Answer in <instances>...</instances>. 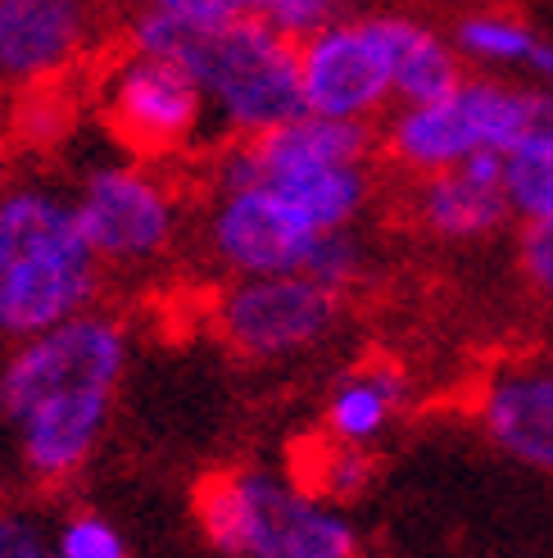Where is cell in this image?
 Wrapping results in <instances>:
<instances>
[{
  "label": "cell",
  "mask_w": 553,
  "mask_h": 558,
  "mask_svg": "<svg viewBox=\"0 0 553 558\" xmlns=\"http://www.w3.org/2000/svg\"><path fill=\"white\" fill-rule=\"evenodd\" d=\"M391 155L408 169H422V173H440V169H458V163L481 150L472 119L458 100V92L440 105H408V114H400L391 123Z\"/></svg>",
  "instance_id": "cell-13"
},
{
  "label": "cell",
  "mask_w": 553,
  "mask_h": 558,
  "mask_svg": "<svg viewBox=\"0 0 553 558\" xmlns=\"http://www.w3.org/2000/svg\"><path fill=\"white\" fill-rule=\"evenodd\" d=\"M286 201L314 218L322 232H341L345 222L358 214V205L368 201V173L364 163H336V169H304V173H282L268 178Z\"/></svg>",
  "instance_id": "cell-17"
},
{
  "label": "cell",
  "mask_w": 553,
  "mask_h": 558,
  "mask_svg": "<svg viewBox=\"0 0 553 558\" xmlns=\"http://www.w3.org/2000/svg\"><path fill=\"white\" fill-rule=\"evenodd\" d=\"M521 142H540V146H553V96H536V109H531V132Z\"/></svg>",
  "instance_id": "cell-28"
},
{
  "label": "cell",
  "mask_w": 553,
  "mask_h": 558,
  "mask_svg": "<svg viewBox=\"0 0 553 558\" xmlns=\"http://www.w3.org/2000/svg\"><path fill=\"white\" fill-rule=\"evenodd\" d=\"M458 41L463 50L486 54V60H531V50H536V37L508 19H463Z\"/></svg>",
  "instance_id": "cell-22"
},
{
  "label": "cell",
  "mask_w": 553,
  "mask_h": 558,
  "mask_svg": "<svg viewBox=\"0 0 553 558\" xmlns=\"http://www.w3.org/2000/svg\"><path fill=\"white\" fill-rule=\"evenodd\" d=\"M77 228L96 250V259H150L173 236V201L150 173L136 169H100L82 182Z\"/></svg>",
  "instance_id": "cell-8"
},
{
  "label": "cell",
  "mask_w": 553,
  "mask_h": 558,
  "mask_svg": "<svg viewBox=\"0 0 553 558\" xmlns=\"http://www.w3.org/2000/svg\"><path fill=\"white\" fill-rule=\"evenodd\" d=\"M385 37H391V54H395V92L408 105H440L463 87L454 50L440 37H431L427 27L408 19H385Z\"/></svg>",
  "instance_id": "cell-15"
},
{
  "label": "cell",
  "mask_w": 553,
  "mask_h": 558,
  "mask_svg": "<svg viewBox=\"0 0 553 558\" xmlns=\"http://www.w3.org/2000/svg\"><path fill=\"white\" fill-rule=\"evenodd\" d=\"M372 477V463L364 454V445H341V440H331L318 450L314 459V482L309 490L322 495V499H349L368 486Z\"/></svg>",
  "instance_id": "cell-19"
},
{
  "label": "cell",
  "mask_w": 553,
  "mask_h": 558,
  "mask_svg": "<svg viewBox=\"0 0 553 558\" xmlns=\"http://www.w3.org/2000/svg\"><path fill=\"white\" fill-rule=\"evenodd\" d=\"M521 268L531 287L553 300V218H531V228L521 232Z\"/></svg>",
  "instance_id": "cell-24"
},
{
  "label": "cell",
  "mask_w": 553,
  "mask_h": 558,
  "mask_svg": "<svg viewBox=\"0 0 553 558\" xmlns=\"http://www.w3.org/2000/svg\"><path fill=\"white\" fill-rule=\"evenodd\" d=\"M54 558H132L123 532L100 513H73L54 532Z\"/></svg>",
  "instance_id": "cell-20"
},
{
  "label": "cell",
  "mask_w": 553,
  "mask_h": 558,
  "mask_svg": "<svg viewBox=\"0 0 553 558\" xmlns=\"http://www.w3.org/2000/svg\"><path fill=\"white\" fill-rule=\"evenodd\" d=\"M304 109L331 119H364L395 92V54L385 19L331 23L299 46Z\"/></svg>",
  "instance_id": "cell-6"
},
{
  "label": "cell",
  "mask_w": 553,
  "mask_h": 558,
  "mask_svg": "<svg viewBox=\"0 0 553 558\" xmlns=\"http://www.w3.org/2000/svg\"><path fill=\"white\" fill-rule=\"evenodd\" d=\"M331 14H336V0H250V19L291 41L318 37L322 27H331Z\"/></svg>",
  "instance_id": "cell-21"
},
{
  "label": "cell",
  "mask_w": 553,
  "mask_h": 558,
  "mask_svg": "<svg viewBox=\"0 0 553 558\" xmlns=\"http://www.w3.org/2000/svg\"><path fill=\"white\" fill-rule=\"evenodd\" d=\"M196 522L223 558H358L354 522L309 486L232 468L196 486Z\"/></svg>",
  "instance_id": "cell-4"
},
{
  "label": "cell",
  "mask_w": 553,
  "mask_h": 558,
  "mask_svg": "<svg viewBox=\"0 0 553 558\" xmlns=\"http://www.w3.org/2000/svg\"><path fill=\"white\" fill-rule=\"evenodd\" d=\"M87 27V0H0V82L37 87L64 73Z\"/></svg>",
  "instance_id": "cell-10"
},
{
  "label": "cell",
  "mask_w": 553,
  "mask_h": 558,
  "mask_svg": "<svg viewBox=\"0 0 553 558\" xmlns=\"http://www.w3.org/2000/svg\"><path fill=\"white\" fill-rule=\"evenodd\" d=\"M205 92L182 64L159 54H136L114 77L109 123L132 150H173L200 123Z\"/></svg>",
  "instance_id": "cell-9"
},
{
  "label": "cell",
  "mask_w": 553,
  "mask_h": 558,
  "mask_svg": "<svg viewBox=\"0 0 553 558\" xmlns=\"http://www.w3.org/2000/svg\"><path fill=\"white\" fill-rule=\"evenodd\" d=\"M508 205L527 218H553V146L521 142L508 150Z\"/></svg>",
  "instance_id": "cell-18"
},
{
  "label": "cell",
  "mask_w": 553,
  "mask_h": 558,
  "mask_svg": "<svg viewBox=\"0 0 553 558\" xmlns=\"http://www.w3.org/2000/svg\"><path fill=\"white\" fill-rule=\"evenodd\" d=\"M531 64L553 77V46H536V50H531Z\"/></svg>",
  "instance_id": "cell-29"
},
{
  "label": "cell",
  "mask_w": 553,
  "mask_h": 558,
  "mask_svg": "<svg viewBox=\"0 0 553 558\" xmlns=\"http://www.w3.org/2000/svg\"><path fill=\"white\" fill-rule=\"evenodd\" d=\"M481 427L517 463L553 477V364H513L481 390Z\"/></svg>",
  "instance_id": "cell-11"
},
{
  "label": "cell",
  "mask_w": 553,
  "mask_h": 558,
  "mask_svg": "<svg viewBox=\"0 0 553 558\" xmlns=\"http://www.w3.org/2000/svg\"><path fill=\"white\" fill-rule=\"evenodd\" d=\"M155 10H169L205 27H223L236 19H250V0H155Z\"/></svg>",
  "instance_id": "cell-26"
},
{
  "label": "cell",
  "mask_w": 553,
  "mask_h": 558,
  "mask_svg": "<svg viewBox=\"0 0 553 558\" xmlns=\"http://www.w3.org/2000/svg\"><path fill=\"white\" fill-rule=\"evenodd\" d=\"M508 191L467 178L463 169H440L418 191V218L440 236H481L508 214Z\"/></svg>",
  "instance_id": "cell-14"
},
{
  "label": "cell",
  "mask_w": 553,
  "mask_h": 558,
  "mask_svg": "<svg viewBox=\"0 0 553 558\" xmlns=\"http://www.w3.org/2000/svg\"><path fill=\"white\" fill-rule=\"evenodd\" d=\"M123 368V327L91 310L19 341L0 368V417L37 482H69L96 454Z\"/></svg>",
  "instance_id": "cell-1"
},
{
  "label": "cell",
  "mask_w": 553,
  "mask_h": 558,
  "mask_svg": "<svg viewBox=\"0 0 553 558\" xmlns=\"http://www.w3.org/2000/svg\"><path fill=\"white\" fill-rule=\"evenodd\" d=\"M372 150V132L364 119H331V114H309L272 128L255 136V155L268 178L282 173H304V169H336V163H364Z\"/></svg>",
  "instance_id": "cell-12"
},
{
  "label": "cell",
  "mask_w": 553,
  "mask_h": 558,
  "mask_svg": "<svg viewBox=\"0 0 553 558\" xmlns=\"http://www.w3.org/2000/svg\"><path fill=\"white\" fill-rule=\"evenodd\" d=\"M404 373L395 368H364L345 377L327 400V432L341 445H368L372 436H381V427L391 423V413L404 404Z\"/></svg>",
  "instance_id": "cell-16"
},
{
  "label": "cell",
  "mask_w": 553,
  "mask_h": 558,
  "mask_svg": "<svg viewBox=\"0 0 553 558\" xmlns=\"http://www.w3.org/2000/svg\"><path fill=\"white\" fill-rule=\"evenodd\" d=\"M100 259L77 228V209L54 191L0 195V337H41L91 310Z\"/></svg>",
  "instance_id": "cell-3"
},
{
  "label": "cell",
  "mask_w": 553,
  "mask_h": 558,
  "mask_svg": "<svg viewBox=\"0 0 553 558\" xmlns=\"http://www.w3.org/2000/svg\"><path fill=\"white\" fill-rule=\"evenodd\" d=\"M132 46L136 54L182 64L241 132L263 136L304 114L299 46L259 19L205 27L169 10H146L132 23Z\"/></svg>",
  "instance_id": "cell-2"
},
{
  "label": "cell",
  "mask_w": 553,
  "mask_h": 558,
  "mask_svg": "<svg viewBox=\"0 0 553 558\" xmlns=\"http://www.w3.org/2000/svg\"><path fill=\"white\" fill-rule=\"evenodd\" d=\"M0 558H54V545L27 513L0 509Z\"/></svg>",
  "instance_id": "cell-25"
},
{
  "label": "cell",
  "mask_w": 553,
  "mask_h": 558,
  "mask_svg": "<svg viewBox=\"0 0 553 558\" xmlns=\"http://www.w3.org/2000/svg\"><path fill=\"white\" fill-rule=\"evenodd\" d=\"M218 182L228 186V195L250 191V186H263V182H268L263 163H259V155H255V142H250V146H236V150L223 155V163H218Z\"/></svg>",
  "instance_id": "cell-27"
},
{
  "label": "cell",
  "mask_w": 553,
  "mask_h": 558,
  "mask_svg": "<svg viewBox=\"0 0 553 558\" xmlns=\"http://www.w3.org/2000/svg\"><path fill=\"white\" fill-rule=\"evenodd\" d=\"M209 236L218 259L232 264L245 277H286L304 272L322 228L314 218H304L276 186H250L236 191L218 205Z\"/></svg>",
  "instance_id": "cell-7"
},
{
  "label": "cell",
  "mask_w": 553,
  "mask_h": 558,
  "mask_svg": "<svg viewBox=\"0 0 553 558\" xmlns=\"http://www.w3.org/2000/svg\"><path fill=\"white\" fill-rule=\"evenodd\" d=\"M336 323V291L314 277H245L218 304V331L245 359H282L309 350Z\"/></svg>",
  "instance_id": "cell-5"
},
{
  "label": "cell",
  "mask_w": 553,
  "mask_h": 558,
  "mask_svg": "<svg viewBox=\"0 0 553 558\" xmlns=\"http://www.w3.org/2000/svg\"><path fill=\"white\" fill-rule=\"evenodd\" d=\"M358 268H364L358 245L345 232H322L318 245H314V255H309V264H304V277H314V282L327 287V291H341V287H349L358 277Z\"/></svg>",
  "instance_id": "cell-23"
}]
</instances>
